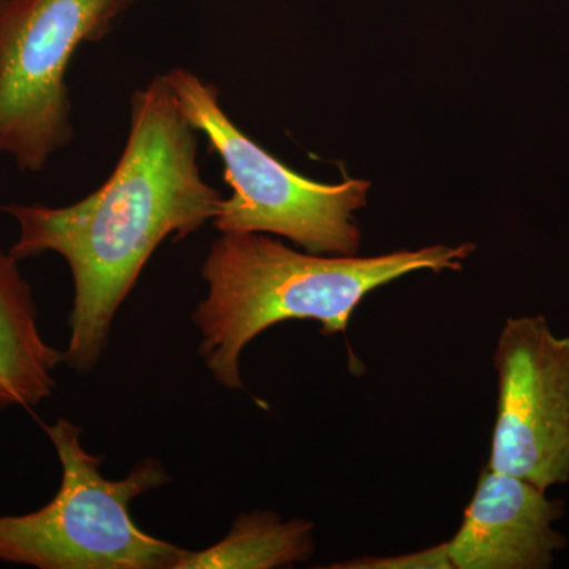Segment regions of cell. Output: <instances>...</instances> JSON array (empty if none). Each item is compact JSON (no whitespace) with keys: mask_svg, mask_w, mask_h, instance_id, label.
Segmentation results:
<instances>
[{"mask_svg":"<svg viewBox=\"0 0 569 569\" xmlns=\"http://www.w3.org/2000/svg\"><path fill=\"white\" fill-rule=\"evenodd\" d=\"M223 197L198 164V132L164 74L133 93L130 130L114 171L78 203L7 204L20 227L9 250L18 261L58 253L73 279L63 362L86 373L99 365L112 320L164 239L212 222Z\"/></svg>","mask_w":569,"mask_h":569,"instance_id":"obj_1","label":"cell"},{"mask_svg":"<svg viewBox=\"0 0 569 569\" xmlns=\"http://www.w3.org/2000/svg\"><path fill=\"white\" fill-rule=\"evenodd\" d=\"M473 244L433 246L378 257L302 253L266 233L220 234L201 266L208 295L192 320L200 353L217 383L244 389L241 355L266 329L316 320L321 335H346L348 321L370 291L410 272L460 271Z\"/></svg>","mask_w":569,"mask_h":569,"instance_id":"obj_2","label":"cell"},{"mask_svg":"<svg viewBox=\"0 0 569 569\" xmlns=\"http://www.w3.org/2000/svg\"><path fill=\"white\" fill-rule=\"evenodd\" d=\"M62 467L50 503L0 516V561L39 569H176L183 549L144 533L130 516L134 498L170 481L162 463L141 460L129 477H103L102 459L81 445V427L44 426Z\"/></svg>","mask_w":569,"mask_h":569,"instance_id":"obj_3","label":"cell"},{"mask_svg":"<svg viewBox=\"0 0 569 569\" xmlns=\"http://www.w3.org/2000/svg\"><path fill=\"white\" fill-rule=\"evenodd\" d=\"M164 78L187 121L222 160L223 179L233 193L223 198L212 220L220 234L283 236L309 253L358 252L361 231L353 213L365 208L369 182L321 183L295 173L231 121L211 82L182 67Z\"/></svg>","mask_w":569,"mask_h":569,"instance_id":"obj_4","label":"cell"},{"mask_svg":"<svg viewBox=\"0 0 569 569\" xmlns=\"http://www.w3.org/2000/svg\"><path fill=\"white\" fill-rule=\"evenodd\" d=\"M134 0L0 2V156L40 173L74 137L66 77L84 43L103 40Z\"/></svg>","mask_w":569,"mask_h":569,"instance_id":"obj_5","label":"cell"},{"mask_svg":"<svg viewBox=\"0 0 569 569\" xmlns=\"http://www.w3.org/2000/svg\"><path fill=\"white\" fill-rule=\"evenodd\" d=\"M498 402L488 466L549 490L569 481V337L508 318L493 353Z\"/></svg>","mask_w":569,"mask_h":569,"instance_id":"obj_6","label":"cell"},{"mask_svg":"<svg viewBox=\"0 0 569 569\" xmlns=\"http://www.w3.org/2000/svg\"><path fill=\"white\" fill-rule=\"evenodd\" d=\"M526 479L482 468L462 526L447 546L451 569H548L567 538L561 501Z\"/></svg>","mask_w":569,"mask_h":569,"instance_id":"obj_7","label":"cell"},{"mask_svg":"<svg viewBox=\"0 0 569 569\" xmlns=\"http://www.w3.org/2000/svg\"><path fill=\"white\" fill-rule=\"evenodd\" d=\"M63 353L43 339L31 284L20 261L0 249V410L50 399Z\"/></svg>","mask_w":569,"mask_h":569,"instance_id":"obj_8","label":"cell"},{"mask_svg":"<svg viewBox=\"0 0 569 569\" xmlns=\"http://www.w3.org/2000/svg\"><path fill=\"white\" fill-rule=\"evenodd\" d=\"M313 553V523L284 522L272 511L241 515L222 541L204 550H183L176 569H271L293 567Z\"/></svg>","mask_w":569,"mask_h":569,"instance_id":"obj_9","label":"cell"},{"mask_svg":"<svg viewBox=\"0 0 569 569\" xmlns=\"http://www.w3.org/2000/svg\"><path fill=\"white\" fill-rule=\"evenodd\" d=\"M332 568H362V569H451L447 557V546L438 545L433 548L407 553V556L385 557V559H361L336 565Z\"/></svg>","mask_w":569,"mask_h":569,"instance_id":"obj_10","label":"cell"},{"mask_svg":"<svg viewBox=\"0 0 569 569\" xmlns=\"http://www.w3.org/2000/svg\"><path fill=\"white\" fill-rule=\"evenodd\" d=\"M0 2H2V0H0Z\"/></svg>","mask_w":569,"mask_h":569,"instance_id":"obj_11","label":"cell"}]
</instances>
